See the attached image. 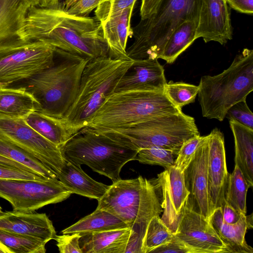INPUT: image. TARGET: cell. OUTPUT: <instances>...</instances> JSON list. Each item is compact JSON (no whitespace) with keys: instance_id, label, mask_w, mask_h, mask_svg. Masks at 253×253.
Segmentation results:
<instances>
[{"instance_id":"21","label":"cell","mask_w":253,"mask_h":253,"mask_svg":"<svg viewBox=\"0 0 253 253\" xmlns=\"http://www.w3.org/2000/svg\"><path fill=\"white\" fill-rule=\"evenodd\" d=\"M56 176L71 194H76L97 201L109 187V185L97 182L89 176L80 165L66 160Z\"/></svg>"},{"instance_id":"13","label":"cell","mask_w":253,"mask_h":253,"mask_svg":"<svg viewBox=\"0 0 253 253\" xmlns=\"http://www.w3.org/2000/svg\"><path fill=\"white\" fill-rule=\"evenodd\" d=\"M174 234L201 253H229L209 219L191 210L186 203Z\"/></svg>"},{"instance_id":"2","label":"cell","mask_w":253,"mask_h":253,"mask_svg":"<svg viewBox=\"0 0 253 253\" xmlns=\"http://www.w3.org/2000/svg\"><path fill=\"white\" fill-rule=\"evenodd\" d=\"M89 60L55 49L54 64L23 81L21 86L34 97L38 112L60 119L75 99L83 72Z\"/></svg>"},{"instance_id":"19","label":"cell","mask_w":253,"mask_h":253,"mask_svg":"<svg viewBox=\"0 0 253 253\" xmlns=\"http://www.w3.org/2000/svg\"><path fill=\"white\" fill-rule=\"evenodd\" d=\"M0 229L34 237L46 243L56 236L53 223L44 213L3 212L0 214Z\"/></svg>"},{"instance_id":"25","label":"cell","mask_w":253,"mask_h":253,"mask_svg":"<svg viewBox=\"0 0 253 253\" xmlns=\"http://www.w3.org/2000/svg\"><path fill=\"white\" fill-rule=\"evenodd\" d=\"M235 143V165L242 172L250 187L253 186V129L229 121Z\"/></svg>"},{"instance_id":"4","label":"cell","mask_w":253,"mask_h":253,"mask_svg":"<svg viewBox=\"0 0 253 253\" xmlns=\"http://www.w3.org/2000/svg\"><path fill=\"white\" fill-rule=\"evenodd\" d=\"M96 209L109 212L135 232H144L149 220L163 211L160 183L158 178L142 176L121 179L109 185Z\"/></svg>"},{"instance_id":"27","label":"cell","mask_w":253,"mask_h":253,"mask_svg":"<svg viewBox=\"0 0 253 253\" xmlns=\"http://www.w3.org/2000/svg\"><path fill=\"white\" fill-rule=\"evenodd\" d=\"M120 219L105 210L96 209L62 231V234L79 233L82 236L91 233L128 228Z\"/></svg>"},{"instance_id":"20","label":"cell","mask_w":253,"mask_h":253,"mask_svg":"<svg viewBox=\"0 0 253 253\" xmlns=\"http://www.w3.org/2000/svg\"><path fill=\"white\" fill-rule=\"evenodd\" d=\"M134 6L118 12L100 22L108 48V56L116 59H130L126 54L128 38L133 36L130 19Z\"/></svg>"},{"instance_id":"11","label":"cell","mask_w":253,"mask_h":253,"mask_svg":"<svg viewBox=\"0 0 253 253\" xmlns=\"http://www.w3.org/2000/svg\"><path fill=\"white\" fill-rule=\"evenodd\" d=\"M71 193L57 179L42 180L0 178V197L13 211L32 212L46 205L61 202Z\"/></svg>"},{"instance_id":"49","label":"cell","mask_w":253,"mask_h":253,"mask_svg":"<svg viewBox=\"0 0 253 253\" xmlns=\"http://www.w3.org/2000/svg\"><path fill=\"white\" fill-rule=\"evenodd\" d=\"M31 5L38 6L40 0H27Z\"/></svg>"},{"instance_id":"28","label":"cell","mask_w":253,"mask_h":253,"mask_svg":"<svg viewBox=\"0 0 253 253\" xmlns=\"http://www.w3.org/2000/svg\"><path fill=\"white\" fill-rule=\"evenodd\" d=\"M198 23L186 20L178 26L171 33L163 49L161 59L172 64L195 41Z\"/></svg>"},{"instance_id":"1","label":"cell","mask_w":253,"mask_h":253,"mask_svg":"<svg viewBox=\"0 0 253 253\" xmlns=\"http://www.w3.org/2000/svg\"><path fill=\"white\" fill-rule=\"evenodd\" d=\"M20 39L40 41L89 60L108 53L100 22L95 17L71 15L61 6L52 8L31 5Z\"/></svg>"},{"instance_id":"8","label":"cell","mask_w":253,"mask_h":253,"mask_svg":"<svg viewBox=\"0 0 253 253\" xmlns=\"http://www.w3.org/2000/svg\"><path fill=\"white\" fill-rule=\"evenodd\" d=\"M96 129L137 151L157 146L172 150L176 156L185 141L200 135L194 118L182 111L158 116L124 128Z\"/></svg>"},{"instance_id":"32","label":"cell","mask_w":253,"mask_h":253,"mask_svg":"<svg viewBox=\"0 0 253 253\" xmlns=\"http://www.w3.org/2000/svg\"><path fill=\"white\" fill-rule=\"evenodd\" d=\"M0 242L11 253H44L46 243L34 237L0 229Z\"/></svg>"},{"instance_id":"50","label":"cell","mask_w":253,"mask_h":253,"mask_svg":"<svg viewBox=\"0 0 253 253\" xmlns=\"http://www.w3.org/2000/svg\"><path fill=\"white\" fill-rule=\"evenodd\" d=\"M2 210V209L1 207L0 206V214H1L3 212Z\"/></svg>"},{"instance_id":"41","label":"cell","mask_w":253,"mask_h":253,"mask_svg":"<svg viewBox=\"0 0 253 253\" xmlns=\"http://www.w3.org/2000/svg\"><path fill=\"white\" fill-rule=\"evenodd\" d=\"M81 236L79 233L62 234L56 235L54 240L61 253H83L80 246Z\"/></svg>"},{"instance_id":"44","label":"cell","mask_w":253,"mask_h":253,"mask_svg":"<svg viewBox=\"0 0 253 253\" xmlns=\"http://www.w3.org/2000/svg\"><path fill=\"white\" fill-rule=\"evenodd\" d=\"M163 0H141V20H144L155 13Z\"/></svg>"},{"instance_id":"29","label":"cell","mask_w":253,"mask_h":253,"mask_svg":"<svg viewBox=\"0 0 253 253\" xmlns=\"http://www.w3.org/2000/svg\"><path fill=\"white\" fill-rule=\"evenodd\" d=\"M24 121L39 134L59 147L70 138L58 119L38 111L30 113Z\"/></svg>"},{"instance_id":"33","label":"cell","mask_w":253,"mask_h":253,"mask_svg":"<svg viewBox=\"0 0 253 253\" xmlns=\"http://www.w3.org/2000/svg\"><path fill=\"white\" fill-rule=\"evenodd\" d=\"M174 233L160 216H153L147 224L142 240V253H151L155 249L169 242Z\"/></svg>"},{"instance_id":"15","label":"cell","mask_w":253,"mask_h":253,"mask_svg":"<svg viewBox=\"0 0 253 253\" xmlns=\"http://www.w3.org/2000/svg\"><path fill=\"white\" fill-rule=\"evenodd\" d=\"M208 190L211 211L221 207L225 201V190L229 173L226 161L224 137L218 128L208 134Z\"/></svg>"},{"instance_id":"43","label":"cell","mask_w":253,"mask_h":253,"mask_svg":"<svg viewBox=\"0 0 253 253\" xmlns=\"http://www.w3.org/2000/svg\"><path fill=\"white\" fill-rule=\"evenodd\" d=\"M222 211L223 220L228 224L237 223L244 215H246L235 210L225 200L220 207Z\"/></svg>"},{"instance_id":"12","label":"cell","mask_w":253,"mask_h":253,"mask_svg":"<svg viewBox=\"0 0 253 253\" xmlns=\"http://www.w3.org/2000/svg\"><path fill=\"white\" fill-rule=\"evenodd\" d=\"M0 139L33 155L56 175L65 163L60 147L39 134L23 119L0 114Z\"/></svg>"},{"instance_id":"10","label":"cell","mask_w":253,"mask_h":253,"mask_svg":"<svg viewBox=\"0 0 253 253\" xmlns=\"http://www.w3.org/2000/svg\"><path fill=\"white\" fill-rule=\"evenodd\" d=\"M55 48L18 39L0 45V87L23 81L52 66Z\"/></svg>"},{"instance_id":"24","label":"cell","mask_w":253,"mask_h":253,"mask_svg":"<svg viewBox=\"0 0 253 253\" xmlns=\"http://www.w3.org/2000/svg\"><path fill=\"white\" fill-rule=\"evenodd\" d=\"M31 6L27 0H0V45L20 39Z\"/></svg>"},{"instance_id":"46","label":"cell","mask_w":253,"mask_h":253,"mask_svg":"<svg viewBox=\"0 0 253 253\" xmlns=\"http://www.w3.org/2000/svg\"><path fill=\"white\" fill-rule=\"evenodd\" d=\"M0 161L2 162L5 163H6V164H7L8 165H10L11 166H14V167H16L18 168L19 169H24V170H27V171H31V172H33L36 173L35 171H34L33 170H31L29 168L25 166L24 165H22L21 164H20V163H19L18 162H15V161H14L13 160H12L11 159H9L6 158V157L2 156H1L0 155Z\"/></svg>"},{"instance_id":"16","label":"cell","mask_w":253,"mask_h":253,"mask_svg":"<svg viewBox=\"0 0 253 253\" xmlns=\"http://www.w3.org/2000/svg\"><path fill=\"white\" fill-rule=\"evenodd\" d=\"M230 12L226 0H203L196 28V39L221 44L232 39Z\"/></svg>"},{"instance_id":"6","label":"cell","mask_w":253,"mask_h":253,"mask_svg":"<svg viewBox=\"0 0 253 253\" xmlns=\"http://www.w3.org/2000/svg\"><path fill=\"white\" fill-rule=\"evenodd\" d=\"M182 111L163 92L132 89L115 92L97 110L87 126L117 129Z\"/></svg>"},{"instance_id":"40","label":"cell","mask_w":253,"mask_h":253,"mask_svg":"<svg viewBox=\"0 0 253 253\" xmlns=\"http://www.w3.org/2000/svg\"><path fill=\"white\" fill-rule=\"evenodd\" d=\"M0 178L42 180L49 179L33 172L24 170L0 161Z\"/></svg>"},{"instance_id":"48","label":"cell","mask_w":253,"mask_h":253,"mask_svg":"<svg viewBox=\"0 0 253 253\" xmlns=\"http://www.w3.org/2000/svg\"><path fill=\"white\" fill-rule=\"evenodd\" d=\"M0 253H11V251L0 242Z\"/></svg>"},{"instance_id":"9","label":"cell","mask_w":253,"mask_h":253,"mask_svg":"<svg viewBox=\"0 0 253 253\" xmlns=\"http://www.w3.org/2000/svg\"><path fill=\"white\" fill-rule=\"evenodd\" d=\"M60 148L66 161L86 165L113 182L121 179L122 168L135 160L138 152L88 126L73 135Z\"/></svg>"},{"instance_id":"3","label":"cell","mask_w":253,"mask_h":253,"mask_svg":"<svg viewBox=\"0 0 253 253\" xmlns=\"http://www.w3.org/2000/svg\"><path fill=\"white\" fill-rule=\"evenodd\" d=\"M133 61L108 56L88 61L73 103L63 117L58 119L70 137L87 126L105 99L115 92L119 82Z\"/></svg>"},{"instance_id":"36","label":"cell","mask_w":253,"mask_h":253,"mask_svg":"<svg viewBox=\"0 0 253 253\" xmlns=\"http://www.w3.org/2000/svg\"><path fill=\"white\" fill-rule=\"evenodd\" d=\"M206 138V135H199L185 141L177 153L173 166L181 171L184 172L192 160L197 148Z\"/></svg>"},{"instance_id":"22","label":"cell","mask_w":253,"mask_h":253,"mask_svg":"<svg viewBox=\"0 0 253 253\" xmlns=\"http://www.w3.org/2000/svg\"><path fill=\"white\" fill-rule=\"evenodd\" d=\"M134 232L128 227L84 235L80 246L83 253H125Z\"/></svg>"},{"instance_id":"7","label":"cell","mask_w":253,"mask_h":253,"mask_svg":"<svg viewBox=\"0 0 253 253\" xmlns=\"http://www.w3.org/2000/svg\"><path fill=\"white\" fill-rule=\"evenodd\" d=\"M203 0H163L155 13L132 28L134 42L126 49L132 60L159 59L173 30L186 20L197 23Z\"/></svg>"},{"instance_id":"42","label":"cell","mask_w":253,"mask_h":253,"mask_svg":"<svg viewBox=\"0 0 253 253\" xmlns=\"http://www.w3.org/2000/svg\"><path fill=\"white\" fill-rule=\"evenodd\" d=\"M151 253H201L199 250L189 246L174 235L169 242L155 249Z\"/></svg>"},{"instance_id":"39","label":"cell","mask_w":253,"mask_h":253,"mask_svg":"<svg viewBox=\"0 0 253 253\" xmlns=\"http://www.w3.org/2000/svg\"><path fill=\"white\" fill-rule=\"evenodd\" d=\"M103 0H63L61 8L67 13L80 17H88Z\"/></svg>"},{"instance_id":"35","label":"cell","mask_w":253,"mask_h":253,"mask_svg":"<svg viewBox=\"0 0 253 253\" xmlns=\"http://www.w3.org/2000/svg\"><path fill=\"white\" fill-rule=\"evenodd\" d=\"M176 157L170 149L152 146L139 150L135 160L143 164L158 165L167 169L174 165Z\"/></svg>"},{"instance_id":"38","label":"cell","mask_w":253,"mask_h":253,"mask_svg":"<svg viewBox=\"0 0 253 253\" xmlns=\"http://www.w3.org/2000/svg\"><path fill=\"white\" fill-rule=\"evenodd\" d=\"M225 118L253 129V114L248 107L246 100L239 101L230 107Z\"/></svg>"},{"instance_id":"26","label":"cell","mask_w":253,"mask_h":253,"mask_svg":"<svg viewBox=\"0 0 253 253\" xmlns=\"http://www.w3.org/2000/svg\"><path fill=\"white\" fill-rule=\"evenodd\" d=\"M34 111H38L37 103L24 88L0 87V115L24 119Z\"/></svg>"},{"instance_id":"18","label":"cell","mask_w":253,"mask_h":253,"mask_svg":"<svg viewBox=\"0 0 253 253\" xmlns=\"http://www.w3.org/2000/svg\"><path fill=\"white\" fill-rule=\"evenodd\" d=\"M167 80L158 59L133 60L119 82L115 92L140 89L163 92Z\"/></svg>"},{"instance_id":"17","label":"cell","mask_w":253,"mask_h":253,"mask_svg":"<svg viewBox=\"0 0 253 253\" xmlns=\"http://www.w3.org/2000/svg\"><path fill=\"white\" fill-rule=\"evenodd\" d=\"M163 194V214L161 218L174 233L183 208L189 195L184 172L173 166L158 174Z\"/></svg>"},{"instance_id":"34","label":"cell","mask_w":253,"mask_h":253,"mask_svg":"<svg viewBox=\"0 0 253 253\" xmlns=\"http://www.w3.org/2000/svg\"><path fill=\"white\" fill-rule=\"evenodd\" d=\"M199 90V85L171 82L165 84L163 92L173 105L181 109L195 101Z\"/></svg>"},{"instance_id":"45","label":"cell","mask_w":253,"mask_h":253,"mask_svg":"<svg viewBox=\"0 0 253 253\" xmlns=\"http://www.w3.org/2000/svg\"><path fill=\"white\" fill-rule=\"evenodd\" d=\"M230 7L238 12L253 14V0H226Z\"/></svg>"},{"instance_id":"47","label":"cell","mask_w":253,"mask_h":253,"mask_svg":"<svg viewBox=\"0 0 253 253\" xmlns=\"http://www.w3.org/2000/svg\"><path fill=\"white\" fill-rule=\"evenodd\" d=\"M253 213L249 215H246V222L248 229H252L253 228Z\"/></svg>"},{"instance_id":"30","label":"cell","mask_w":253,"mask_h":253,"mask_svg":"<svg viewBox=\"0 0 253 253\" xmlns=\"http://www.w3.org/2000/svg\"><path fill=\"white\" fill-rule=\"evenodd\" d=\"M0 155L24 165L46 178H57L50 169L33 155L1 139H0Z\"/></svg>"},{"instance_id":"5","label":"cell","mask_w":253,"mask_h":253,"mask_svg":"<svg viewBox=\"0 0 253 253\" xmlns=\"http://www.w3.org/2000/svg\"><path fill=\"white\" fill-rule=\"evenodd\" d=\"M198 85L203 117L223 121L229 108L246 100L253 90V50L244 48L228 68L216 75L202 76Z\"/></svg>"},{"instance_id":"31","label":"cell","mask_w":253,"mask_h":253,"mask_svg":"<svg viewBox=\"0 0 253 253\" xmlns=\"http://www.w3.org/2000/svg\"><path fill=\"white\" fill-rule=\"evenodd\" d=\"M249 188L250 186L242 172L235 165L233 171L228 176L225 200L233 208L245 214L247 213L246 199Z\"/></svg>"},{"instance_id":"37","label":"cell","mask_w":253,"mask_h":253,"mask_svg":"<svg viewBox=\"0 0 253 253\" xmlns=\"http://www.w3.org/2000/svg\"><path fill=\"white\" fill-rule=\"evenodd\" d=\"M137 0H103L96 8V18L102 22L109 17L134 6Z\"/></svg>"},{"instance_id":"23","label":"cell","mask_w":253,"mask_h":253,"mask_svg":"<svg viewBox=\"0 0 253 253\" xmlns=\"http://www.w3.org/2000/svg\"><path fill=\"white\" fill-rule=\"evenodd\" d=\"M209 220L229 253H253V248L245 239L248 230L246 215L235 224H228L223 220L221 209L218 207L213 211Z\"/></svg>"},{"instance_id":"14","label":"cell","mask_w":253,"mask_h":253,"mask_svg":"<svg viewBox=\"0 0 253 253\" xmlns=\"http://www.w3.org/2000/svg\"><path fill=\"white\" fill-rule=\"evenodd\" d=\"M208 135L197 148L194 156L184 171L185 186L189 192L186 204L209 219L212 214L208 190Z\"/></svg>"}]
</instances>
